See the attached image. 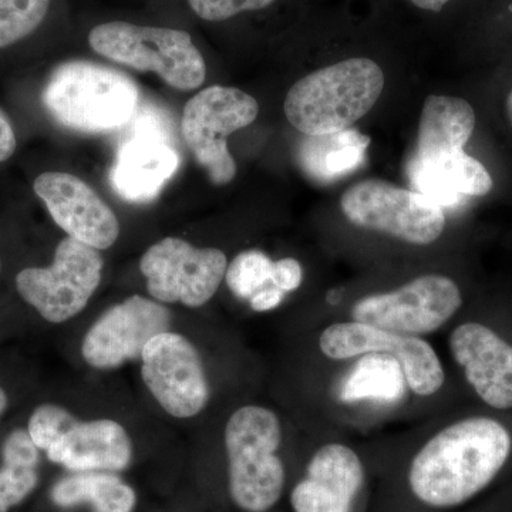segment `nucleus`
<instances>
[{
  "mask_svg": "<svg viewBox=\"0 0 512 512\" xmlns=\"http://www.w3.org/2000/svg\"><path fill=\"white\" fill-rule=\"evenodd\" d=\"M511 448L510 433L497 420L457 421L431 437L413 458L410 490L431 508L467 503L503 470Z\"/></svg>",
  "mask_w": 512,
  "mask_h": 512,
  "instance_id": "1",
  "label": "nucleus"
},
{
  "mask_svg": "<svg viewBox=\"0 0 512 512\" xmlns=\"http://www.w3.org/2000/svg\"><path fill=\"white\" fill-rule=\"evenodd\" d=\"M384 89L382 67L365 56L322 67L293 84L286 119L305 136L339 133L375 107Z\"/></svg>",
  "mask_w": 512,
  "mask_h": 512,
  "instance_id": "2",
  "label": "nucleus"
},
{
  "mask_svg": "<svg viewBox=\"0 0 512 512\" xmlns=\"http://www.w3.org/2000/svg\"><path fill=\"white\" fill-rule=\"evenodd\" d=\"M136 83L110 67L74 60L60 64L43 90L50 116L82 133L128 126L138 111Z\"/></svg>",
  "mask_w": 512,
  "mask_h": 512,
  "instance_id": "3",
  "label": "nucleus"
},
{
  "mask_svg": "<svg viewBox=\"0 0 512 512\" xmlns=\"http://www.w3.org/2000/svg\"><path fill=\"white\" fill-rule=\"evenodd\" d=\"M282 440L281 421L272 410L245 406L225 427L229 493L241 510L265 512L285 487V467L276 456Z\"/></svg>",
  "mask_w": 512,
  "mask_h": 512,
  "instance_id": "4",
  "label": "nucleus"
},
{
  "mask_svg": "<svg viewBox=\"0 0 512 512\" xmlns=\"http://www.w3.org/2000/svg\"><path fill=\"white\" fill-rule=\"evenodd\" d=\"M94 52L113 62L154 72L177 90H195L204 83L207 66L184 30L109 22L90 32Z\"/></svg>",
  "mask_w": 512,
  "mask_h": 512,
  "instance_id": "5",
  "label": "nucleus"
},
{
  "mask_svg": "<svg viewBox=\"0 0 512 512\" xmlns=\"http://www.w3.org/2000/svg\"><path fill=\"white\" fill-rule=\"evenodd\" d=\"M258 114V101L234 87L211 86L188 101L181 131L212 184L227 185L234 180L237 164L229 153L228 137L254 123Z\"/></svg>",
  "mask_w": 512,
  "mask_h": 512,
  "instance_id": "6",
  "label": "nucleus"
},
{
  "mask_svg": "<svg viewBox=\"0 0 512 512\" xmlns=\"http://www.w3.org/2000/svg\"><path fill=\"white\" fill-rule=\"evenodd\" d=\"M340 210L357 228L413 245L433 244L446 227V215L439 204L420 192L380 180L350 187L340 200Z\"/></svg>",
  "mask_w": 512,
  "mask_h": 512,
  "instance_id": "7",
  "label": "nucleus"
},
{
  "mask_svg": "<svg viewBox=\"0 0 512 512\" xmlns=\"http://www.w3.org/2000/svg\"><path fill=\"white\" fill-rule=\"evenodd\" d=\"M103 266L99 249L69 237L57 247L52 266L19 272L16 288L47 322L63 323L86 308Z\"/></svg>",
  "mask_w": 512,
  "mask_h": 512,
  "instance_id": "8",
  "label": "nucleus"
},
{
  "mask_svg": "<svg viewBox=\"0 0 512 512\" xmlns=\"http://www.w3.org/2000/svg\"><path fill=\"white\" fill-rule=\"evenodd\" d=\"M463 305L460 288L444 275H423L396 289L357 301L352 318L397 335H430L446 325Z\"/></svg>",
  "mask_w": 512,
  "mask_h": 512,
  "instance_id": "9",
  "label": "nucleus"
},
{
  "mask_svg": "<svg viewBox=\"0 0 512 512\" xmlns=\"http://www.w3.org/2000/svg\"><path fill=\"white\" fill-rule=\"evenodd\" d=\"M319 348L332 360L363 355L393 357L402 369L407 386L417 396H433L446 382L439 356L426 340L397 335L357 320L328 326L320 335Z\"/></svg>",
  "mask_w": 512,
  "mask_h": 512,
  "instance_id": "10",
  "label": "nucleus"
},
{
  "mask_svg": "<svg viewBox=\"0 0 512 512\" xmlns=\"http://www.w3.org/2000/svg\"><path fill=\"white\" fill-rule=\"evenodd\" d=\"M227 256L220 249L195 248L180 238H165L147 249L140 261L147 289L157 301L205 305L225 278Z\"/></svg>",
  "mask_w": 512,
  "mask_h": 512,
  "instance_id": "11",
  "label": "nucleus"
},
{
  "mask_svg": "<svg viewBox=\"0 0 512 512\" xmlns=\"http://www.w3.org/2000/svg\"><path fill=\"white\" fill-rule=\"evenodd\" d=\"M130 133L117 151L110 183L130 202L153 200L178 170L180 157L170 144V130L156 111H137Z\"/></svg>",
  "mask_w": 512,
  "mask_h": 512,
  "instance_id": "12",
  "label": "nucleus"
},
{
  "mask_svg": "<svg viewBox=\"0 0 512 512\" xmlns=\"http://www.w3.org/2000/svg\"><path fill=\"white\" fill-rule=\"evenodd\" d=\"M141 360L144 383L165 412L190 419L205 409L210 387L190 340L178 333H160L147 343Z\"/></svg>",
  "mask_w": 512,
  "mask_h": 512,
  "instance_id": "13",
  "label": "nucleus"
},
{
  "mask_svg": "<svg viewBox=\"0 0 512 512\" xmlns=\"http://www.w3.org/2000/svg\"><path fill=\"white\" fill-rule=\"evenodd\" d=\"M171 315L165 306L140 295L103 313L83 340L87 365L116 369L127 360L138 359L151 339L168 332Z\"/></svg>",
  "mask_w": 512,
  "mask_h": 512,
  "instance_id": "14",
  "label": "nucleus"
},
{
  "mask_svg": "<svg viewBox=\"0 0 512 512\" xmlns=\"http://www.w3.org/2000/svg\"><path fill=\"white\" fill-rule=\"evenodd\" d=\"M53 220L70 238L96 249L110 248L120 235L114 212L83 180L66 173H45L33 184Z\"/></svg>",
  "mask_w": 512,
  "mask_h": 512,
  "instance_id": "15",
  "label": "nucleus"
},
{
  "mask_svg": "<svg viewBox=\"0 0 512 512\" xmlns=\"http://www.w3.org/2000/svg\"><path fill=\"white\" fill-rule=\"evenodd\" d=\"M450 350L480 399L494 409H512V346L477 322L457 326Z\"/></svg>",
  "mask_w": 512,
  "mask_h": 512,
  "instance_id": "16",
  "label": "nucleus"
},
{
  "mask_svg": "<svg viewBox=\"0 0 512 512\" xmlns=\"http://www.w3.org/2000/svg\"><path fill=\"white\" fill-rule=\"evenodd\" d=\"M363 483L365 467L356 451L345 444H325L292 490L293 512H352Z\"/></svg>",
  "mask_w": 512,
  "mask_h": 512,
  "instance_id": "17",
  "label": "nucleus"
},
{
  "mask_svg": "<svg viewBox=\"0 0 512 512\" xmlns=\"http://www.w3.org/2000/svg\"><path fill=\"white\" fill-rule=\"evenodd\" d=\"M416 192L443 207H454L466 197H483L493 190V178L464 148L439 147L416 150L406 167Z\"/></svg>",
  "mask_w": 512,
  "mask_h": 512,
  "instance_id": "18",
  "label": "nucleus"
},
{
  "mask_svg": "<svg viewBox=\"0 0 512 512\" xmlns=\"http://www.w3.org/2000/svg\"><path fill=\"white\" fill-rule=\"evenodd\" d=\"M52 463L73 473H114L130 466L133 444L117 421H74L46 450Z\"/></svg>",
  "mask_w": 512,
  "mask_h": 512,
  "instance_id": "19",
  "label": "nucleus"
},
{
  "mask_svg": "<svg viewBox=\"0 0 512 512\" xmlns=\"http://www.w3.org/2000/svg\"><path fill=\"white\" fill-rule=\"evenodd\" d=\"M370 138L357 130L306 136L298 150L299 165L305 174L318 183H335L355 173L366 160Z\"/></svg>",
  "mask_w": 512,
  "mask_h": 512,
  "instance_id": "20",
  "label": "nucleus"
},
{
  "mask_svg": "<svg viewBox=\"0 0 512 512\" xmlns=\"http://www.w3.org/2000/svg\"><path fill=\"white\" fill-rule=\"evenodd\" d=\"M57 507L92 504L94 512H131L137 495L130 485L110 473H77L63 478L50 491Z\"/></svg>",
  "mask_w": 512,
  "mask_h": 512,
  "instance_id": "21",
  "label": "nucleus"
},
{
  "mask_svg": "<svg viewBox=\"0 0 512 512\" xmlns=\"http://www.w3.org/2000/svg\"><path fill=\"white\" fill-rule=\"evenodd\" d=\"M476 128V111L458 97L430 96L421 111L416 150L464 148Z\"/></svg>",
  "mask_w": 512,
  "mask_h": 512,
  "instance_id": "22",
  "label": "nucleus"
},
{
  "mask_svg": "<svg viewBox=\"0 0 512 512\" xmlns=\"http://www.w3.org/2000/svg\"><path fill=\"white\" fill-rule=\"evenodd\" d=\"M274 262L261 251H245L235 256L225 272V281L235 296L251 299L256 292L272 284Z\"/></svg>",
  "mask_w": 512,
  "mask_h": 512,
  "instance_id": "23",
  "label": "nucleus"
},
{
  "mask_svg": "<svg viewBox=\"0 0 512 512\" xmlns=\"http://www.w3.org/2000/svg\"><path fill=\"white\" fill-rule=\"evenodd\" d=\"M49 6L50 0H0V49L35 32Z\"/></svg>",
  "mask_w": 512,
  "mask_h": 512,
  "instance_id": "24",
  "label": "nucleus"
},
{
  "mask_svg": "<svg viewBox=\"0 0 512 512\" xmlns=\"http://www.w3.org/2000/svg\"><path fill=\"white\" fill-rule=\"evenodd\" d=\"M76 421L72 414L55 404L37 407L29 420V434L39 450H47Z\"/></svg>",
  "mask_w": 512,
  "mask_h": 512,
  "instance_id": "25",
  "label": "nucleus"
},
{
  "mask_svg": "<svg viewBox=\"0 0 512 512\" xmlns=\"http://www.w3.org/2000/svg\"><path fill=\"white\" fill-rule=\"evenodd\" d=\"M39 484L36 468L0 467V512L23 503Z\"/></svg>",
  "mask_w": 512,
  "mask_h": 512,
  "instance_id": "26",
  "label": "nucleus"
},
{
  "mask_svg": "<svg viewBox=\"0 0 512 512\" xmlns=\"http://www.w3.org/2000/svg\"><path fill=\"white\" fill-rule=\"evenodd\" d=\"M278 0H188L195 15L207 22H224L245 13L272 8Z\"/></svg>",
  "mask_w": 512,
  "mask_h": 512,
  "instance_id": "27",
  "label": "nucleus"
},
{
  "mask_svg": "<svg viewBox=\"0 0 512 512\" xmlns=\"http://www.w3.org/2000/svg\"><path fill=\"white\" fill-rule=\"evenodd\" d=\"M3 464L20 468H36L39 464V448L33 443L29 431L15 430L6 439L2 451Z\"/></svg>",
  "mask_w": 512,
  "mask_h": 512,
  "instance_id": "28",
  "label": "nucleus"
},
{
  "mask_svg": "<svg viewBox=\"0 0 512 512\" xmlns=\"http://www.w3.org/2000/svg\"><path fill=\"white\" fill-rule=\"evenodd\" d=\"M303 272L296 259L285 258L274 262L272 284L284 292H292L302 284Z\"/></svg>",
  "mask_w": 512,
  "mask_h": 512,
  "instance_id": "29",
  "label": "nucleus"
},
{
  "mask_svg": "<svg viewBox=\"0 0 512 512\" xmlns=\"http://www.w3.org/2000/svg\"><path fill=\"white\" fill-rule=\"evenodd\" d=\"M285 292L282 289L276 288L275 285L266 286L261 291L256 292L249 302L251 308L255 312H266L275 309L282 301H284Z\"/></svg>",
  "mask_w": 512,
  "mask_h": 512,
  "instance_id": "30",
  "label": "nucleus"
},
{
  "mask_svg": "<svg viewBox=\"0 0 512 512\" xmlns=\"http://www.w3.org/2000/svg\"><path fill=\"white\" fill-rule=\"evenodd\" d=\"M16 150V137L6 117L0 113V163L13 156Z\"/></svg>",
  "mask_w": 512,
  "mask_h": 512,
  "instance_id": "31",
  "label": "nucleus"
},
{
  "mask_svg": "<svg viewBox=\"0 0 512 512\" xmlns=\"http://www.w3.org/2000/svg\"><path fill=\"white\" fill-rule=\"evenodd\" d=\"M413 9L426 15L439 16L446 12L456 0H406Z\"/></svg>",
  "mask_w": 512,
  "mask_h": 512,
  "instance_id": "32",
  "label": "nucleus"
},
{
  "mask_svg": "<svg viewBox=\"0 0 512 512\" xmlns=\"http://www.w3.org/2000/svg\"><path fill=\"white\" fill-rule=\"evenodd\" d=\"M6 406H8V397H6V393L3 392L2 387H0V414L3 413Z\"/></svg>",
  "mask_w": 512,
  "mask_h": 512,
  "instance_id": "33",
  "label": "nucleus"
},
{
  "mask_svg": "<svg viewBox=\"0 0 512 512\" xmlns=\"http://www.w3.org/2000/svg\"><path fill=\"white\" fill-rule=\"evenodd\" d=\"M505 109H507L508 120L512 124V90L511 93L508 94L507 103H505Z\"/></svg>",
  "mask_w": 512,
  "mask_h": 512,
  "instance_id": "34",
  "label": "nucleus"
}]
</instances>
